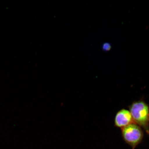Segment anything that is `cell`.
<instances>
[{
    "label": "cell",
    "mask_w": 149,
    "mask_h": 149,
    "mask_svg": "<svg viewBox=\"0 0 149 149\" xmlns=\"http://www.w3.org/2000/svg\"><path fill=\"white\" fill-rule=\"evenodd\" d=\"M134 122L149 134V107L143 100L133 102L129 106Z\"/></svg>",
    "instance_id": "cell-1"
},
{
    "label": "cell",
    "mask_w": 149,
    "mask_h": 149,
    "mask_svg": "<svg viewBox=\"0 0 149 149\" xmlns=\"http://www.w3.org/2000/svg\"><path fill=\"white\" fill-rule=\"evenodd\" d=\"M135 123L129 111L122 109L116 113L115 117L114 125L117 127L122 128L130 124Z\"/></svg>",
    "instance_id": "cell-3"
},
{
    "label": "cell",
    "mask_w": 149,
    "mask_h": 149,
    "mask_svg": "<svg viewBox=\"0 0 149 149\" xmlns=\"http://www.w3.org/2000/svg\"><path fill=\"white\" fill-rule=\"evenodd\" d=\"M101 48L102 51L105 52H109L111 49V44L110 42H104L102 44Z\"/></svg>",
    "instance_id": "cell-4"
},
{
    "label": "cell",
    "mask_w": 149,
    "mask_h": 149,
    "mask_svg": "<svg viewBox=\"0 0 149 149\" xmlns=\"http://www.w3.org/2000/svg\"><path fill=\"white\" fill-rule=\"evenodd\" d=\"M148 125H149V118H148Z\"/></svg>",
    "instance_id": "cell-5"
},
{
    "label": "cell",
    "mask_w": 149,
    "mask_h": 149,
    "mask_svg": "<svg viewBox=\"0 0 149 149\" xmlns=\"http://www.w3.org/2000/svg\"><path fill=\"white\" fill-rule=\"evenodd\" d=\"M121 131L123 139L133 149H134L143 140L144 132L142 128L135 123L121 128Z\"/></svg>",
    "instance_id": "cell-2"
}]
</instances>
